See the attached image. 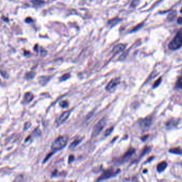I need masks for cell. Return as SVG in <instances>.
<instances>
[{
    "label": "cell",
    "instance_id": "8",
    "mask_svg": "<svg viewBox=\"0 0 182 182\" xmlns=\"http://www.w3.org/2000/svg\"><path fill=\"white\" fill-rule=\"evenodd\" d=\"M120 82V78H117L113 79L110 81L106 87V90L110 91L115 88L118 85H119Z\"/></svg>",
    "mask_w": 182,
    "mask_h": 182
},
{
    "label": "cell",
    "instance_id": "28",
    "mask_svg": "<svg viewBox=\"0 0 182 182\" xmlns=\"http://www.w3.org/2000/svg\"><path fill=\"white\" fill-rule=\"evenodd\" d=\"M143 23H141V24H140L138 25H137L136 26H135V28H134V29L131 30L130 32H136V31H138L139 29L141 28L142 26H143Z\"/></svg>",
    "mask_w": 182,
    "mask_h": 182
},
{
    "label": "cell",
    "instance_id": "26",
    "mask_svg": "<svg viewBox=\"0 0 182 182\" xmlns=\"http://www.w3.org/2000/svg\"><path fill=\"white\" fill-rule=\"evenodd\" d=\"M139 0H133L130 4V6L133 8H134L135 7L138 6V4H139Z\"/></svg>",
    "mask_w": 182,
    "mask_h": 182
},
{
    "label": "cell",
    "instance_id": "25",
    "mask_svg": "<svg viewBox=\"0 0 182 182\" xmlns=\"http://www.w3.org/2000/svg\"><path fill=\"white\" fill-rule=\"evenodd\" d=\"M113 129H114L113 127H111V128H109L108 129H107L105 131L104 134L105 136H108L109 135H110L113 130Z\"/></svg>",
    "mask_w": 182,
    "mask_h": 182
},
{
    "label": "cell",
    "instance_id": "36",
    "mask_svg": "<svg viewBox=\"0 0 182 182\" xmlns=\"http://www.w3.org/2000/svg\"><path fill=\"white\" fill-rule=\"evenodd\" d=\"M153 159L154 157H151V158H149V159L147 160V161H146V163H147V162H149L151 161H152V160H153Z\"/></svg>",
    "mask_w": 182,
    "mask_h": 182
},
{
    "label": "cell",
    "instance_id": "20",
    "mask_svg": "<svg viewBox=\"0 0 182 182\" xmlns=\"http://www.w3.org/2000/svg\"><path fill=\"white\" fill-rule=\"evenodd\" d=\"M35 76V73L34 72H30L27 73L26 74V78L27 80H29V79H32L34 78V77Z\"/></svg>",
    "mask_w": 182,
    "mask_h": 182
},
{
    "label": "cell",
    "instance_id": "1",
    "mask_svg": "<svg viewBox=\"0 0 182 182\" xmlns=\"http://www.w3.org/2000/svg\"><path fill=\"white\" fill-rule=\"evenodd\" d=\"M68 138L66 136H60L56 139L55 141H53V143L51 145V149L52 151H57L59 150L63 149L64 147H65L66 145L68 143Z\"/></svg>",
    "mask_w": 182,
    "mask_h": 182
},
{
    "label": "cell",
    "instance_id": "12",
    "mask_svg": "<svg viewBox=\"0 0 182 182\" xmlns=\"http://www.w3.org/2000/svg\"><path fill=\"white\" fill-rule=\"evenodd\" d=\"M168 164L166 161H164L158 164V166L157 167V169L159 172H164V170L166 169L167 167Z\"/></svg>",
    "mask_w": 182,
    "mask_h": 182
},
{
    "label": "cell",
    "instance_id": "33",
    "mask_svg": "<svg viewBox=\"0 0 182 182\" xmlns=\"http://www.w3.org/2000/svg\"><path fill=\"white\" fill-rule=\"evenodd\" d=\"M149 137V135H145L143 136V137H141V139L142 141H145L147 139V137Z\"/></svg>",
    "mask_w": 182,
    "mask_h": 182
},
{
    "label": "cell",
    "instance_id": "27",
    "mask_svg": "<svg viewBox=\"0 0 182 182\" xmlns=\"http://www.w3.org/2000/svg\"><path fill=\"white\" fill-rule=\"evenodd\" d=\"M0 73L2 75V76L4 78V79H8L9 75L6 72H5L4 71H2V70H0Z\"/></svg>",
    "mask_w": 182,
    "mask_h": 182
},
{
    "label": "cell",
    "instance_id": "22",
    "mask_svg": "<svg viewBox=\"0 0 182 182\" xmlns=\"http://www.w3.org/2000/svg\"><path fill=\"white\" fill-rule=\"evenodd\" d=\"M30 1L34 5H41L44 3V0H30Z\"/></svg>",
    "mask_w": 182,
    "mask_h": 182
},
{
    "label": "cell",
    "instance_id": "11",
    "mask_svg": "<svg viewBox=\"0 0 182 182\" xmlns=\"http://www.w3.org/2000/svg\"><path fill=\"white\" fill-rule=\"evenodd\" d=\"M126 45L122 44V43L119 44L114 47L113 52L114 55H116L124 51L126 49Z\"/></svg>",
    "mask_w": 182,
    "mask_h": 182
},
{
    "label": "cell",
    "instance_id": "9",
    "mask_svg": "<svg viewBox=\"0 0 182 182\" xmlns=\"http://www.w3.org/2000/svg\"><path fill=\"white\" fill-rule=\"evenodd\" d=\"M180 123L179 119H172L166 123V128L168 129H172L176 127Z\"/></svg>",
    "mask_w": 182,
    "mask_h": 182
},
{
    "label": "cell",
    "instance_id": "35",
    "mask_svg": "<svg viewBox=\"0 0 182 182\" xmlns=\"http://www.w3.org/2000/svg\"><path fill=\"white\" fill-rule=\"evenodd\" d=\"M26 21L27 23H31V22H32L33 21V20H32V19L31 18H27L26 19Z\"/></svg>",
    "mask_w": 182,
    "mask_h": 182
},
{
    "label": "cell",
    "instance_id": "4",
    "mask_svg": "<svg viewBox=\"0 0 182 182\" xmlns=\"http://www.w3.org/2000/svg\"><path fill=\"white\" fill-rule=\"evenodd\" d=\"M106 125V119L105 118L100 120L96 125L95 126L92 133V137H96L100 134Z\"/></svg>",
    "mask_w": 182,
    "mask_h": 182
},
{
    "label": "cell",
    "instance_id": "23",
    "mask_svg": "<svg viewBox=\"0 0 182 182\" xmlns=\"http://www.w3.org/2000/svg\"><path fill=\"white\" fill-rule=\"evenodd\" d=\"M162 81V78L161 77H160L156 81V82H154L153 86V88H157L159 86L160 84H161Z\"/></svg>",
    "mask_w": 182,
    "mask_h": 182
},
{
    "label": "cell",
    "instance_id": "24",
    "mask_svg": "<svg viewBox=\"0 0 182 182\" xmlns=\"http://www.w3.org/2000/svg\"><path fill=\"white\" fill-rule=\"evenodd\" d=\"M60 105L62 108H67L68 106V103L66 100H63L60 103Z\"/></svg>",
    "mask_w": 182,
    "mask_h": 182
},
{
    "label": "cell",
    "instance_id": "17",
    "mask_svg": "<svg viewBox=\"0 0 182 182\" xmlns=\"http://www.w3.org/2000/svg\"><path fill=\"white\" fill-rule=\"evenodd\" d=\"M151 146H146L144 147L143 149V151H141V156H140V158H142L143 156L146 155V154L149 153V152L151 151Z\"/></svg>",
    "mask_w": 182,
    "mask_h": 182
},
{
    "label": "cell",
    "instance_id": "3",
    "mask_svg": "<svg viewBox=\"0 0 182 182\" xmlns=\"http://www.w3.org/2000/svg\"><path fill=\"white\" fill-rule=\"evenodd\" d=\"M120 172V169H115L114 168H110L107 170H105L100 176L97 179V181L106 180L107 179L112 178L117 175Z\"/></svg>",
    "mask_w": 182,
    "mask_h": 182
},
{
    "label": "cell",
    "instance_id": "13",
    "mask_svg": "<svg viewBox=\"0 0 182 182\" xmlns=\"http://www.w3.org/2000/svg\"><path fill=\"white\" fill-rule=\"evenodd\" d=\"M51 77L50 76H42L39 78V83L42 85V86H45V84L47 83L48 82H49V80L50 79Z\"/></svg>",
    "mask_w": 182,
    "mask_h": 182
},
{
    "label": "cell",
    "instance_id": "34",
    "mask_svg": "<svg viewBox=\"0 0 182 182\" xmlns=\"http://www.w3.org/2000/svg\"><path fill=\"white\" fill-rule=\"evenodd\" d=\"M177 23L180 25L182 24V17H180L177 19Z\"/></svg>",
    "mask_w": 182,
    "mask_h": 182
},
{
    "label": "cell",
    "instance_id": "15",
    "mask_svg": "<svg viewBox=\"0 0 182 182\" xmlns=\"http://www.w3.org/2000/svg\"><path fill=\"white\" fill-rule=\"evenodd\" d=\"M177 16V12L176 11H172L168 14L167 16V20L169 21H172L175 20Z\"/></svg>",
    "mask_w": 182,
    "mask_h": 182
},
{
    "label": "cell",
    "instance_id": "32",
    "mask_svg": "<svg viewBox=\"0 0 182 182\" xmlns=\"http://www.w3.org/2000/svg\"><path fill=\"white\" fill-rule=\"evenodd\" d=\"M74 160V156L73 155H70L68 158V162L71 163Z\"/></svg>",
    "mask_w": 182,
    "mask_h": 182
},
{
    "label": "cell",
    "instance_id": "19",
    "mask_svg": "<svg viewBox=\"0 0 182 182\" xmlns=\"http://www.w3.org/2000/svg\"><path fill=\"white\" fill-rule=\"evenodd\" d=\"M71 77V76H70V74L68 73H66L65 74H64L63 76H61V77L60 78V81H66V80H68V79L69 78Z\"/></svg>",
    "mask_w": 182,
    "mask_h": 182
},
{
    "label": "cell",
    "instance_id": "5",
    "mask_svg": "<svg viewBox=\"0 0 182 182\" xmlns=\"http://www.w3.org/2000/svg\"><path fill=\"white\" fill-rule=\"evenodd\" d=\"M152 123V117L148 116L144 119L140 120L139 122V126L140 128L143 131H146L149 128Z\"/></svg>",
    "mask_w": 182,
    "mask_h": 182
},
{
    "label": "cell",
    "instance_id": "2",
    "mask_svg": "<svg viewBox=\"0 0 182 182\" xmlns=\"http://www.w3.org/2000/svg\"><path fill=\"white\" fill-rule=\"evenodd\" d=\"M182 35L181 29L176 34V36L169 44V48L172 50H176L182 47Z\"/></svg>",
    "mask_w": 182,
    "mask_h": 182
},
{
    "label": "cell",
    "instance_id": "14",
    "mask_svg": "<svg viewBox=\"0 0 182 182\" xmlns=\"http://www.w3.org/2000/svg\"><path fill=\"white\" fill-rule=\"evenodd\" d=\"M82 138L81 137H78L76 139H74V141L70 144V147H69L70 149H74L76 146H77L80 143V142L82 141Z\"/></svg>",
    "mask_w": 182,
    "mask_h": 182
},
{
    "label": "cell",
    "instance_id": "31",
    "mask_svg": "<svg viewBox=\"0 0 182 182\" xmlns=\"http://www.w3.org/2000/svg\"><path fill=\"white\" fill-rule=\"evenodd\" d=\"M54 152H53V153H51L49 154L48 156H47V157L45 158V159L44 160L43 163H45V162L47 161L49 159V158H50L51 156H52V154H53Z\"/></svg>",
    "mask_w": 182,
    "mask_h": 182
},
{
    "label": "cell",
    "instance_id": "29",
    "mask_svg": "<svg viewBox=\"0 0 182 182\" xmlns=\"http://www.w3.org/2000/svg\"><path fill=\"white\" fill-rule=\"evenodd\" d=\"M33 134H34V135H35V136H39L41 135V131L40 130V129L37 128V129L34 130Z\"/></svg>",
    "mask_w": 182,
    "mask_h": 182
},
{
    "label": "cell",
    "instance_id": "18",
    "mask_svg": "<svg viewBox=\"0 0 182 182\" xmlns=\"http://www.w3.org/2000/svg\"><path fill=\"white\" fill-rule=\"evenodd\" d=\"M120 21V19L118 18H115L111 19L110 21H109L108 24L110 25V26L113 27L115 25H116L118 23H119Z\"/></svg>",
    "mask_w": 182,
    "mask_h": 182
},
{
    "label": "cell",
    "instance_id": "16",
    "mask_svg": "<svg viewBox=\"0 0 182 182\" xmlns=\"http://www.w3.org/2000/svg\"><path fill=\"white\" fill-rule=\"evenodd\" d=\"M169 152L171 153L180 154V155L182 154V149L180 147H174L169 150Z\"/></svg>",
    "mask_w": 182,
    "mask_h": 182
},
{
    "label": "cell",
    "instance_id": "21",
    "mask_svg": "<svg viewBox=\"0 0 182 182\" xmlns=\"http://www.w3.org/2000/svg\"><path fill=\"white\" fill-rule=\"evenodd\" d=\"M175 87L176 89H180L182 88V78L180 76L178 79L177 81L176 82Z\"/></svg>",
    "mask_w": 182,
    "mask_h": 182
},
{
    "label": "cell",
    "instance_id": "10",
    "mask_svg": "<svg viewBox=\"0 0 182 182\" xmlns=\"http://www.w3.org/2000/svg\"><path fill=\"white\" fill-rule=\"evenodd\" d=\"M34 98V95L31 92H27L25 94L24 99H23V103L24 104H27L32 102Z\"/></svg>",
    "mask_w": 182,
    "mask_h": 182
},
{
    "label": "cell",
    "instance_id": "7",
    "mask_svg": "<svg viewBox=\"0 0 182 182\" xmlns=\"http://www.w3.org/2000/svg\"><path fill=\"white\" fill-rule=\"evenodd\" d=\"M135 153V149H133V148H130V149H128L126 153L122 157L121 159L120 160V164H123L126 162L128 161L131 157L133 156L134 153Z\"/></svg>",
    "mask_w": 182,
    "mask_h": 182
},
{
    "label": "cell",
    "instance_id": "6",
    "mask_svg": "<svg viewBox=\"0 0 182 182\" xmlns=\"http://www.w3.org/2000/svg\"><path fill=\"white\" fill-rule=\"evenodd\" d=\"M71 112V110H66L65 112L63 113V114L60 116V118L56 122L57 126H59L60 125H62L64 122H65L70 117Z\"/></svg>",
    "mask_w": 182,
    "mask_h": 182
},
{
    "label": "cell",
    "instance_id": "30",
    "mask_svg": "<svg viewBox=\"0 0 182 182\" xmlns=\"http://www.w3.org/2000/svg\"><path fill=\"white\" fill-rule=\"evenodd\" d=\"M31 123L29 122L26 123L24 125V130H27V129H29V127H31Z\"/></svg>",
    "mask_w": 182,
    "mask_h": 182
}]
</instances>
